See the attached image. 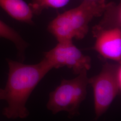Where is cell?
<instances>
[{
	"label": "cell",
	"mask_w": 121,
	"mask_h": 121,
	"mask_svg": "<svg viewBox=\"0 0 121 121\" xmlns=\"http://www.w3.org/2000/svg\"><path fill=\"white\" fill-rule=\"evenodd\" d=\"M117 64L105 63L99 74L88 79V83L93 90L96 120L106 112L116 97L121 93V89L115 78Z\"/></svg>",
	"instance_id": "277c9868"
},
{
	"label": "cell",
	"mask_w": 121,
	"mask_h": 121,
	"mask_svg": "<svg viewBox=\"0 0 121 121\" xmlns=\"http://www.w3.org/2000/svg\"><path fill=\"white\" fill-rule=\"evenodd\" d=\"M92 32L95 38L94 49L104 59L121 62V28Z\"/></svg>",
	"instance_id": "8992f818"
},
{
	"label": "cell",
	"mask_w": 121,
	"mask_h": 121,
	"mask_svg": "<svg viewBox=\"0 0 121 121\" xmlns=\"http://www.w3.org/2000/svg\"><path fill=\"white\" fill-rule=\"evenodd\" d=\"M0 37L7 39L13 43L17 50V56L20 61L25 58V52L28 44L16 30L0 20Z\"/></svg>",
	"instance_id": "9c48e42d"
},
{
	"label": "cell",
	"mask_w": 121,
	"mask_h": 121,
	"mask_svg": "<svg viewBox=\"0 0 121 121\" xmlns=\"http://www.w3.org/2000/svg\"><path fill=\"white\" fill-rule=\"evenodd\" d=\"M6 60L8 78L4 87L0 88V100L7 104L3 114L10 119L25 118L29 114L26 104L30 94L52 68L44 57L39 63L31 65L9 59Z\"/></svg>",
	"instance_id": "6da1fadb"
},
{
	"label": "cell",
	"mask_w": 121,
	"mask_h": 121,
	"mask_svg": "<svg viewBox=\"0 0 121 121\" xmlns=\"http://www.w3.org/2000/svg\"></svg>",
	"instance_id": "8fae6325"
},
{
	"label": "cell",
	"mask_w": 121,
	"mask_h": 121,
	"mask_svg": "<svg viewBox=\"0 0 121 121\" xmlns=\"http://www.w3.org/2000/svg\"><path fill=\"white\" fill-rule=\"evenodd\" d=\"M106 4L105 0H83L77 7L59 14L48 24V30L58 42L83 39L90 22L102 15Z\"/></svg>",
	"instance_id": "7a4b0ae2"
},
{
	"label": "cell",
	"mask_w": 121,
	"mask_h": 121,
	"mask_svg": "<svg viewBox=\"0 0 121 121\" xmlns=\"http://www.w3.org/2000/svg\"><path fill=\"white\" fill-rule=\"evenodd\" d=\"M70 0H31L29 4L33 14L39 15L48 8L59 9L68 4Z\"/></svg>",
	"instance_id": "30bf717a"
},
{
	"label": "cell",
	"mask_w": 121,
	"mask_h": 121,
	"mask_svg": "<svg viewBox=\"0 0 121 121\" xmlns=\"http://www.w3.org/2000/svg\"><path fill=\"white\" fill-rule=\"evenodd\" d=\"M101 16L102 19L94 26L92 31L113 28H121V2H110L106 3Z\"/></svg>",
	"instance_id": "ba28073f"
},
{
	"label": "cell",
	"mask_w": 121,
	"mask_h": 121,
	"mask_svg": "<svg viewBox=\"0 0 121 121\" xmlns=\"http://www.w3.org/2000/svg\"><path fill=\"white\" fill-rule=\"evenodd\" d=\"M44 57L52 69L67 67L77 75L91 67V58L83 54L72 41L58 42L54 48L44 52Z\"/></svg>",
	"instance_id": "5b68a950"
},
{
	"label": "cell",
	"mask_w": 121,
	"mask_h": 121,
	"mask_svg": "<svg viewBox=\"0 0 121 121\" xmlns=\"http://www.w3.org/2000/svg\"><path fill=\"white\" fill-rule=\"evenodd\" d=\"M84 69L71 79H63L59 85L49 95L47 108L53 114L67 112L69 117L79 114L80 104L86 99L88 79Z\"/></svg>",
	"instance_id": "3957f363"
},
{
	"label": "cell",
	"mask_w": 121,
	"mask_h": 121,
	"mask_svg": "<svg viewBox=\"0 0 121 121\" xmlns=\"http://www.w3.org/2000/svg\"><path fill=\"white\" fill-rule=\"evenodd\" d=\"M0 7L16 20L33 24L34 14L29 4L24 0H0Z\"/></svg>",
	"instance_id": "52a82bcc"
}]
</instances>
